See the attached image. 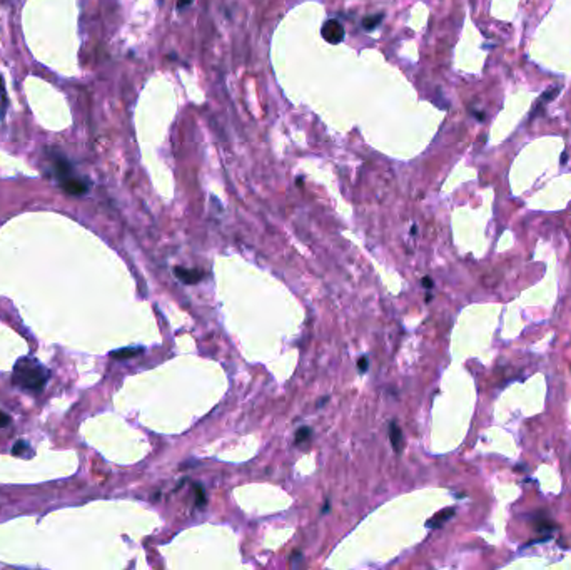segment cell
<instances>
[{
	"mask_svg": "<svg viewBox=\"0 0 571 570\" xmlns=\"http://www.w3.org/2000/svg\"><path fill=\"white\" fill-rule=\"evenodd\" d=\"M27 450H30V445L27 443V441H24V440H20V441H17L15 445L12 447V455H25V452Z\"/></svg>",
	"mask_w": 571,
	"mask_h": 570,
	"instance_id": "11",
	"label": "cell"
},
{
	"mask_svg": "<svg viewBox=\"0 0 571 570\" xmlns=\"http://www.w3.org/2000/svg\"><path fill=\"white\" fill-rule=\"evenodd\" d=\"M560 91H561V87H553V89H549V91H546V92H543L541 94V97H540V100H538V105H536V109H541V105L543 104H548V102H551V100L556 97V94H560Z\"/></svg>",
	"mask_w": 571,
	"mask_h": 570,
	"instance_id": "8",
	"label": "cell"
},
{
	"mask_svg": "<svg viewBox=\"0 0 571 570\" xmlns=\"http://www.w3.org/2000/svg\"><path fill=\"white\" fill-rule=\"evenodd\" d=\"M49 377V370L39 360L32 357H22L13 366L12 383L22 388V390L37 393L44 390Z\"/></svg>",
	"mask_w": 571,
	"mask_h": 570,
	"instance_id": "1",
	"label": "cell"
},
{
	"mask_svg": "<svg viewBox=\"0 0 571 570\" xmlns=\"http://www.w3.org/2000/svg\"><path fill=\"white\" fill-rule=\"evenodd\" d=\"M53 166H56V176L59 177L60 186L65 192L72 194V196H80V194H85L89 191V186H87L85 181L76 176L69 161L60 157L53 163Z\"/></svg>",
	"mask_w": 571,
	"mask_h": 570,
	"instance_id": "2",
	"label": "cell"
},
{
	"mask_svg": "<svg viewBox=\"0 0 571 570\" xmlns=\"http://www.w3.org/2000/svg\"><path fill=\"white\" fill-rule=\"evenodd\" d=\"M381 20H382V13H376V15L366 17L364 20H362V27H364L366 30H373V29H376V25H378Z\"/></svg>",
	"mask_w": 571,
	"mask_h": 570,
	"instance_id": "9",
	"label": "cell"
},
{
	"mask_svg": "<svg viewBox=\"0 0 571 570\" xmlns=\"http://www.w3.org/2000/svg\"><path fill=\"white\" fill-rule=\"evenodd\" d=\"M140 353H144V348H120V350H116L110 353V357L114 360H129V358H136L139 357Z\"/></svg>",
	"mask_w": 571,
	"mask_h": 570,
	"instance_id": "7",
	"label": "cell"
},
{
	"mask_svg": "<svg viewBox=\"0 0 571 570\" xmlns=\"http://www.w3.org/2000/svg\"><path fill=\"white\" fill-rule=\"evenodd\" d=\"M454 515V508H445V510H441L434 515L431 520L426 522V527L428 528H439L445 525V522H448Z\"/></svg>",
	"mask_w": 571,
	"mask_h": 570,
	"instance_id": "5",
	"label": "cell"
},
{
	"mask_svg": "<svg viewBox=\"0 0 571 570\" xmlns=\"http://www.w3.org/2000/svg\"><path fill=\"white\" fill-rule=\"evenodd\" d=\"M421 283H422V286H425V288H428V290H431V288H433V281L429 279V278H422Z\"/></svg>",
	"mask_w": 571,
	"mask_h": 570,
	"instance_id": "16",
	"label": "cell"
},
{
	"mask_svg": "<svg viewBox=\"0 0 571 570\" xmlns=\"http://www.w3.org/2000/svg\"><path fill=\"white\" fill-rule=\"evenodd\" d=\"M206 502H207V497H206V493H204V490H202V487H200V485H196V505H197L199 508H202V507L206 505Z\"/></svg>",
	"mask_w": 571,
	"mask_h": 570,
	"instance_id": "12",
	"label": "cell"
},
{
	"mask_svg": "<svg viewBox=\"0 0 571 570\" xmlns=\"http://www.w3.org/2000/svg\"><path fill=\"white\" fill-rule=\"evenodd\" d=\"M191 4H192V0H179L177 7H179V9H186V7H189Z\"/></svg>",
	"mask_w": 571,
	"mask_h": 570,
	"instance_id": "15",
	"label": "cell"
},
{
	"mask_svg": "<svg viewBox=\"0 0 571 570\" xmlns=\"http://www.w3.org/2000/svg\"><path fill=\"white\" fill-rule=\"evenodd\" d=\"M367 368H369V360H367V357L359 358V361H358V370H359V373H366V371H367Z\"/></svg>",
	"mask_w": 571,
	"mask_h": 570,
	"instance_id": "13",
	"label": "cell"
},
{
	"mask_svg": "<svg viewBox=\"0 0 571 570\" xmlns=\"http://www.w3.org/2000/svg\"><path fill=\"white\" fill-rule=\"evenodd\" d=\"M10 425V417L7 413H4L2 410H0V428H5V426H9Z\"/></svg>",
	"mask_w": 571,
	"mask_h": 570,
	"instance_id": "14",
	"label": "cell"
},
{
	"mask_svg": "<svg viewBox=\"0 0 571 570\" xmlns=\"http://www.w3.org/2000/svg\"><path fill=\"white\" fill-rule=\"evenodd\" d=\"M174 273H176L177 279L182 281L184 284H196V283H199V281L204 278V273L202 271L187 270V268H176V270H174Z\"/></svg>",
	"mask_w": 571,
	"mask_h": 570,
	"instance_id": "4",
	"label": "cell"
},
{
	"mask_svg": "<svg viewBox=\"0 0 571 570\" xmlns=\"http://www.w3.org/2000/svg\"><path fill=\"white\" fill-rule=\"evenodd\" d=\"M321 35L324 37L326 42H329V44H339V42H342V40H344L346 32H344V27H342L338 22V20L331 19V20H327V22H324V25H322Z\"/></svg>",
	"mask_w": 571,
	"mask_h": 570,
	"instance_id": "3",
	"label": "cell"
},
{
	"mask_svg": "<svg viewBox=\"0 0 571 570\" xmlns=\"http://www.w3.org/2000/svg\"><path fill=\"white\" fill-rule=\"evenodd\" d=\"M389 440H391V445L393 448L398 453H401L402 450V432L401 428L396 425V421H391L389 423Z\"/></svg>",
	"mask_w": 571,
	"mask_h": 570,
	"instance_id": "6",
	"label": "cell"
},
{
	"mask_svg": "<svg viewBox=\"0 0 571 570\" xmlns=\"http://www.w3.org/2000/svg\"><path fill=\"white\" fill-rule=\"evenodd\" d=\"M311 437V428L309 426H301L298 433H296V443H302V441H307Z\"/></svg>",
	"mask_w": 571,
	"mask_h": 570,
	"instance_id": "10",
	"label": "cell"
},
{
	"mask_svg": "<svg viewBox=\"0 0 571 570\" xmlns=\"http://www.w3.org/2000/svg\"><path fill=\"white\" fill-rule=\"evenodd\" d=\"M0 91L4 92V85H2V79H0Z\"/></svg>",
	"mask_w": 571,
	"mask_h": 570,
	"instance_id": "17",
	"label": "cell"
}]
</instances>
